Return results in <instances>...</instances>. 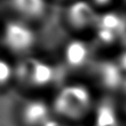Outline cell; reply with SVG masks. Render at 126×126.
Returning <instances> with one entry per match:
<instances>
[{"label": "cell", "instance_id": "cell-13", "mask_svg": "<svg viewBox=\"0 0 126 126\" xmlns=\"http://www.w3.org/2000/svg\"><path fill=\"white\" fill-rule=\"evenodd\" d=\"M54 1H58V2H62L63 4H65V3H67V2H69V1H71V0H54Z\"/></svg>", "mask_w": 126, "mask_h": 126}, {"label": "cell", "instance_id": "cell-14", "mask_svg": "<svg viewBox=\"0 0 126 126\" xmlns=\"http://www.w3.org/2000/svg\"><path fill=\"white\" fill-rule=\"evenodd\" d=\"M123 1H124V2H125V3H126V0H123Z\"/></svg>", "mask_w": 126, "mask_h": 126}, {"label": "cell", "instance_id": "cell-9", "mask_svg": "<svg viewBox=\"0 0 126 126\" xmlns=\"http://www.w3.org/2000/svg\"><path fill=\"white\" fill-rule=\"evenodd\" d=\"M93 116L94 126H124L120 113L111 102H96Z\"/></svg>", "mask_w": 126, "mask_h": 126}, {"label": "cell", "instance_id": "cell-6", "mask_svg": "<svg viewBox=\"0 0 126 126\" xmlns=\"http://www.w3.org/2000/svg\"><path fill=\"white\" fill-rule=\"evenodd\" d=\"M95 59L94 43L81 35L67 39L61 48V63L73 71L89 70Z\"/></svg>", "mask_w": 126, "mask_h": 126}, {"label": "cell", "instance_id": "cell-11", "mask_svg": "<svg viewBox=\"0 0 126 126\" xmlns=\"http://www.w3.org/2000/svg\"><path fill=\"white\" fill-rule=\"evenodd\" d=\"M91 1L100 11L106 10V9H109V8H112L113 3L115 2V0H91Z\"/></svg>", "mask_w": 126, "mask_h": 126}, {"label": "cell", "instance_id": "cell-7", "mask_svg": "<svg viewBox=\"0 0 126 126\" xmlns=\"http://www.w3.org/2000/svg\"><path fill=\"white\" fill-rule=\"evenodd\" d=\"M18 116L23 126H45L54 118L49 100L39 96L25 99L20 104Z\"/></svg>", "mask_w": 126, "mask_h": 126}, {"label": "cell", "instance_id": "cell-1", "mask_svg": "<svg viewBox=\"0 0 126 126\" xmlns=\"http://www.w3.org/2000/svg\"><path fill=\"white\" fill-rule=\"evenodd\" d=\"M49 102L56 120L79 124L89 116H93L97 101L89 84L72 81L58 86Z\"/></svg>", "mask_w": 126, "mask_h": 126}, {"label": "cell", "instance_id": "cell-12", "mask_svg": "<svg viewBox=\"0 0 126 126\" xmlns=\"http://www.w3.org/2000/svg\"><path fill=\"white\" fill-rule=\"evenodd\" d=\"M61 123L62 122H60V121H58V120H56L55 118H53L51 121H49L45 126H61Z\"/></svg>", "mask_w": 126, "mask_h": 126}, {"label": "cell", "instance_id": "cell-3", "mask_svg": "<svg viewBox=\"0 0 126 126\" xmlns=\"http://www.w3.org/2000/svg\"><path fill=\"white\" fill-rule=\"evenodd\" d=\"M38 41L35 26L9 16L0 25V44L8 56L16 59L34 53Z\"/></svg>", "mask_w": 126, "mask_h": 126}, {"label": "cell", "instance_id": "cell-5", "mask_svg": "<svg viewBox=\"0 0 126 126\" xmlns=\"http://www.w3.org/2000/svg\"><path fill=\"white\" fill-rule=\"evenodd\" d=\"M99 13L91 0H71L64 4L62 21L74 35L83 36L86 32H93Z\"/></svg>", "mask_w": 126, "mask_h": 126}, {"label": "cell", "instance_id": "cell-4", "mask_svg": "<svg viewBox=\"0 0 126 126\" xmlns=\"http://www.w3.org/2000/svg\"><path fill=\"white\" fill-rule=\"evenodd\" d=\"M92 34L98 46H120L126 37V15L113 8L100 11Z\"/></svg>", "mask_w": 126, "mask_h": 126}, {"label": "cell", "instance_id": "cell-2", "mask_svg": "<svg viewBox=\"0 0 126 126\" xmlns=\"http://www.w3.org/2000/svg\"><path fill=\"white\" fill-rule=\"evenodd\" d=\"M58 75L57 64L35 53L15 60V84L38 91L53 85Z\"/></svg>", "mask_w": 126, "mask_h": 126}, {"label": "cell", "instance_id": "cell-8", "mask_svg": "<svg viewBox=\"0 0 126 126\" xmlns=\"http://www.w3.org/2000/svg\"><path fill=\"white\" fill-rule=\"evenodd\" d=\"M51 0H7L10 16L32 25L41 22L49 12Z\"/></svg>", "mask_w": 126, "mask_h": 126}, {"label": "cell", "instance_id": "cell-10", "mask_svg": "<svg viewBox=\"0 0 126 126\" xmlns=\"http://www.w3.org/2000/svg\"><path fill=\"white\" fill-rule=\"evenodd\" d=\"M15 84V60L8 55H0V89Z\"/></svg>", "mask_w": 126, "mask_h": 126}]
</instances>
